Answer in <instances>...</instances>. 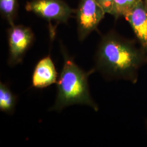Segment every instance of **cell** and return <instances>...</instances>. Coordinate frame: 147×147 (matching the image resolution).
Wrapping results in <instances>:
<instances>
[{"label": "cell", "mask_w": 147, "mask_h": 147, "mask_svg": "<svg viewBox=\"0 0 147 147\" xmlns=\"http://www.w3.org/2000/svg\"><path fill=\"white\" fill-rule=\"evenodd\" d=\"M95 69L105 78L136 83L138 72L147 63V52L136 42L112 30L104 35L95 56Z\"/></svg>", "instance_id": "cell-1"}, {"label": "cell", "mask_w": 147, "mask_h": 147, "mask_svg": "<svg viewBox=\"0 0 147 147\" xmlns=\"http://www.w3.org/2000/svg\"><path fill=\"white\" fill-rule=\"evenodd\" d=\"M63 65L57 82V95L51 111H61L76 104L86 105L98 111V106L92 99L89 90L88 78L94 68L86 71L75 63L67 50L61 44Z\"/></svg>", "instance_id": "cell-2"}, {"label": "cell", "mask_w": 147, "mask_h": 147, "mask_svg": "<svg viewBox=\"0 0 147 147\" xmlns=\"http://www.w3.org/2000/svg\"><path fill=\"white\" fill-rule=\"evenodd\" d=\"M25 9L48 22L51 41L55 37L58 25L67 24L76 12L62 0H32L27 2Z\"/></svg>", "instance_id": "cell-3"}, {"label": "cell", "mask_w": 147, "mask_h": 147, "mask_svg": "<svg viewBox=\"0 0 147 147\" xmlns=\"http://www.w3.org/2000/svg\"><path fill=\"white\" fill-rule=\"evenodd\" d=\"M75 14L78 36L82 42L97 29L106 13L95 0H80Z\"/></svg>", "instance_id": "cell-4"}, {"label": "cell", "mask_w": 147, "mask_h": 147, "mask_svg": "<svg viewBox=\"0 0 147 147\" xmlns=\"http://www.w3.org/2000/svg\"><path fill=\"white\" fill-rule=\"evenodd\" d=\"M9 46L8 64L14 67L21 63L34 40V34L29 27L14 25L7 30Z\"/></svg>", "instance_id": "cell-5"}, {"label": "cell", "mask_w": 147, "mask_h": 147, "mask_svg": "<svg viewBox=\"0 0 147 147\" xmlns=\"http://www.w3.org/2000/svg\"><path fill=\"white\" fill-rule=\"evenodd\" d=\"M58 73L50 55L40 59L37 62L32 76V86L42 89L57 84Z\"/></svg>", "instance_id": "cell-6"}, {"label": "cell", "mask_w": 147, "mask_h": 147, "mask_svg": "<svg viewBox=\"0 0 147 147\" xmlns=\"http://www.w3.org/2000/svg\"><path fill=\"white\" fill-rule=\"evenodd\" d=\"M124 18L130 24L140 45L147 52V10L143 0Z\"/></svg>", "instance_id": "cell-7"}, {"label": "cell", "mask_w": 147, "mask_h": 147, "mask_svg": "<svg viewBox=\"0 0 147 147\" xmlns=\"http://www.w3.org/2000/svg\"><path fill=\"white\" fill-rule=\"evenodd\" d=\"M18 97L14 94L8 84L0 83V110L11 115L14 112Z\"/></svg>", "instance_id": "cell-8"}, {"label": "cell", "mask_w": 147, "mask_h": 147, "mask_svg": "<svg viewBox=\"0 0 147 147\" xmlns=\"http://www.w3.org/2000/svg\"><path fill=\"white\" fill-rule=\"evenodd\" d=\"M142 0H113L111 15L116 19L125 17L133 10Z\"/></svg>", "instance_id": "cell-9"}, {"label": "cell", "mask_w": 147, "mask_h": 147, "mask_svg": "<svg viewBox=\"0 0 147 147\" xmlns=\"http://www.w3.org/2000/svg\"><path fill=\"white\" fill-rule=\"evenodd\" d=\"M18 6V0H0L1 13L10 26L15 24Z\"/></svg>", "instance_id": "cell-10"}, {"label": "cell", "mask_w": 147, "mask_h": 147, "mask_svg": "<svg viewBox=\"0 0 147 147\" xmlns=\"http://www.w3.org/2000/svg\"><path fill=\"white\" fill-rule=\"evenodd\" d=\"M103 8L106 13L110 14L112 11L113 0H95Z\"/></svg>", "instance_id": "cell-11"}, {"label": "cell", "mask_w": 147, "mask_h": 147, "mask_svg": "<svg viewBox=\"0 0 147 147\" xmlns=\"http://www.w3.org/2000/svg\"><path fill=\"white\" fill-rule=\"evenodd\" d=\"M143 4H144L145 8L147 10V0H143Z\"/></svg>", "instance_id": "cell-12"}]
</instances>
